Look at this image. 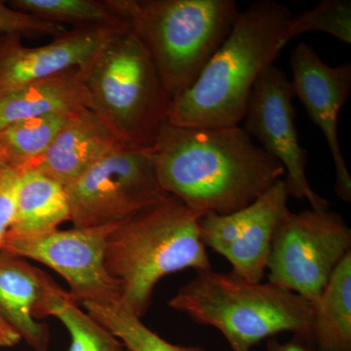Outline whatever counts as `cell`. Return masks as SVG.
<instances>
[{"label":"cell","instance_id":"obj_12","mask_svg":"<svg viewBox=\"0 0 351 351\" xmlns=\"http://www.w3.org/2000/svg\"><path fill=\"white\" fill-rule=\"evenodd\" d=\"M293 90L307 114L326 138L336 169L335 193L351 201V176L339 145L338 123L341 108L351 93V64L329 66L313 46L298 44L291 53Z\"/></svg>","mask_w":351,"mask_h":351},{"label":"cell","instance_id":"obj_18","mask_svg":"<svg viewBox=\"0 0 351 351\" xmlns=\"http://www.w3.org/2000/svg\"><path fill=\"white\" fill-rule=\"evenodd\" d=\"M313 343L316 351H351V251L313 304Z\"/></svg>","mask_w":351,"mask_h":351},{"label":"cell","instance_id":"obj_4","mask_svg":"<svg viewBox=\"0 0 351 351\" xmlns=\"http://www.w3.org/2000/svg\"><path fill=\"white\" fill-rule=\"evenodd\" d=\"M168 306L197 324L218 330L232 351H252L283 332L313 350V304L301 295L233 274L199 270Z\"/></svg>","mask_w":351,"mask_h":351},{"label":"cell","instance_id":"obj_27","mask_svg":"<svg viewBox=\"0 0 351 351\" xmlns=\"http://www.w3.org/2000/svg\"><path fill=\"white\" fill-rule=\"evenodd\" d=\"M126 351H130V350H126Z\"/></svg>","mask_w":351,"mask_h":351},{"label":"cell","instance_id":"obj_15","mask_svg":"<svg viewBox=\"0 0 351 351\" xmlns=\"http://www.w3.org/2000/svg\"><path fill=\"white\" fill-rule=\"evenodd\" d=\"M48 276L25 258L0 252V316L34 351L49 350V327L32 315Z\"/></svg>","mask_w":351,"mask_h":351},{"label":"cell","instance_id":"obj_11","mask_svg":"<svg viewBox=\"0 0 351 351\" xmlns=\"http://www.w3.org/2000/svg\"><path fill=\"white\" fill-rule=\"evenodd\" d=\"M289 195L283 180L249 206L232 214L206 213L199 221L205 247L223 256L233 274L262 282L267 269L272 239L288 211Z\"/></svg>","mask_w":351,"mask_h":351},{"label":"cell","instance_id":"obj_19","mask_svg":"<svg viewBox=\"0 0 351 351\" xmlns=\"http://www.w3.org/2000/svg\"><path fill=\"white\" fill-rule=\"evenodd\" d=\"M34 319L54 316L71 335L69 351H126L125 346L112 332L80 308L68 291L48 276L40 301L36 304Z\"/></svg>","mask_w":351,"mask_h":351},{"label":"cell","instance_id":"obj_1","mask_svg":"<svg viewBox=\"0 0 351 351\" xmlns=\"http://www.w3.org/2000/svg\"><path fill=\"white\" fill-rule=\"evenodd\" d=\"M151 152L161 189L203 214L239 211L285 176L239 125L197 128L167 121Z\"/></svg>","mask_w":351,"mask_h":351},{"label":"cell","instance_id":"obj_10","mask_svg":"<svg viewBox=\"0 0 351 351\" xmlns=\"http://www.w3.org/2000/svg\"><path fill=\"white\" fill-rule=\"evenodd\" d=\"M115 226L58 230L43 239L2 245L0 252L36 261L56 271L78 304L119 306V284L106 265L107 239Z\"/></svg>","mask_w":351,"mask_h":351},{"label":"cell","instance_id":"obj_2","mask_svg":"<svg viewBox=\"0 0 351 351\" xmlns=\"http://www.w3.org/2000/svg\"><path fill=\"white\" fill-rule=\"evenodd\" d=\"M292 17L274 0H258L241 11L197 80L173 99L167 121L197 128L239 125L258 75L287 45Z\"/></svg>","mask_w":351,"mask_h":351},{"label":"cell","instance_id":"obj_3","mask_svg":"<svg viewBox=\"0 0 351 351\" xmlns=\"http://www.w3.org/2000/svg\"><path fill=\"white\" fill-rule=\"evenodd\" d=\"M203 215L169 195L115 226L107 239L106 265L121 290L119 306L142 319L164 277L212 269L200 237Z\"/></svg>","mask_w":351,"mask_h":351},{"label":"cell","instance_id":"obj_5","mask_svg":"<svg viewBox=\"0 0 351 351\" xmlns=\"http://www.w3.org/2000/svg\"><path fill=\"white\" fill-rule=\"evenodd\" d=\"M156 66L171 98L195 83L232 31L234 0H110Z\"/></svg>","mask_w":351,"mask_h":351},{"label":"cell","instance_id":"obj_8","mask_svg":"<svg viewBox=\"0 0 351 351\" xmlns=\"http://www.w3.org/2000/svg\"><path fill=\"white\" fill-rule=\"evenodd\" d=\"M73 228L114 226L167 198L151 149L123 145L64 188Z\"/></svg>","mask_w":351,"mask_h":351},{"label":"cell","instance_id":"obj_21","mask_svg":"<svg viewBox=\"0 0 351 351\" xmlns=\"http://www.w3.org/2000/svg\"><path fill=\"white\" fill-rule=\"evenodd\" d=\"M69 114L23 120L0 131V159L17 171L32 168L49 149Z\"/></svg>","mask_w":351,"mask_h":351},{"label":"cell","instance_id":"obj_13","mask_svg":"<svg viewBox=\"0 0 351 351\" xmlns=\"http://www.w3.org/2000/svg\"><path fill=\"white\" fill-rule=\"evenodd\" d=\"M129 29H71L38 47L25 46L20 34H1L0 97L66 69H84L110 41Z\"/></svg>","mask_w":351,"mask_h":351},{"label":"cell","instance_id":"obj_24","mask_svg":"<svg viewBox=\"0 0 351 351\" xmlns=\"http://www.w3.org/2000/svg\"><path fill=\"white\" fill-rule=\"evenodd\" d=\"M19 171L0 159V250L12 221ZM22 341L0 316V348H13Z\"/></svg>","mask_w":351,"mask_h":351},{"label":"cell","instance_id":"obj_17","mask_svg":"<svg viewBox=\"0 0 351 351\" xmlns=\"http://www.w3.org/2000/svg\"><path fill=\"white\" fill-rule=\"evenodd\" d=\"M91 108L82 69H66L0 97V131L23 120Z\"/></svg>","mask_w":351,"mask_h":351},{"label":"cell","instance_id":"obj_9","mask_svg":"<svg viewBox=\"0 0 351 351\" xmlns=\"http://www.w3.org/2000/svg\"><path fill=\"white\" fill-rule=\"evenodd\" d=\"M292 82L274 64L263 69L247 101L244 130L285 170L289 196L306 200L311 209L328 210L330 202L313 191L307 180V152L300 144L295 124Z\"/></svg>","mask_w":351,"mask_h":351},{"label":"cell","instance_id":"obj_6","mask_svg":"<svg viewBox=\"0 0 351 351\" xmlns=\"http://www.w3.org/2000/svg\"><path fill=\"white\" fill-rule=\"evenodd\" d=\"M82 71L91 110L124 145L151 149L172 98L137 36L121 32Z\"/></svg>","mask_w":351,"mask_h":351},{"label":"cell","instance_id":"obj_22","mask_svg":"<svg viewBox=\"0 0 351 351\" xmlns=\"http://www.w3.org/2000/svg\"><path fill=\"white\" fill-rule=\"evenodd\" d=\"M82 306L101 326L112 332L130 351H205L200 346L173 345L145 326L142 319L119 306L84 302Z\"/></svg>","mask_w":351,"mask_h":351},{"label":"cell","instance_id":"obj_26","mask_svg":"<svg viewBox=\"0 0 351 351\" xmlns=\"http://www.w3.org/2000/svg\"><path fill=\"white\" fill-rule=\"evenodd\" d=\"M267 351H313L306 348V346L302 345L299 341L293 339L289 343H279L276 338H270L267 341Z\"/></svg>","mask_w":351,"mask_h":351},{"label":"cell","instance_id":"obj_23","mask_svg":"<svg viewBox=\"0 0 351 351\" xmlns=\"http://www.w3.org/2000/svg\"><path fill=\"white\" fill-rule=\"evenodd\" d=\"M307 32H326L350 44V0H322L311 10L293 15L286 32V43Z\"/></svg>","mask_w":351,"mask_h":351},{"label":"cell","instance_id":"obj_16","mask_svg":"<svg viewBox=\"0 0 351 351\" xmlns=\"http://www.w3.org/2000/svg\"><path fill=\"white\" fill-rule=\"evenodd\" d=\"M69 219L62 184L36 170L19 171L13 219L2 245L43 239Z\"/></svg>","mask_w":351,"mask_h":351},{"label":"cell","instance_id":"obj_20","mask_svg":"<svg viewBox=\"0 0 351 351\" xmlns=\"http://www.w3.org/2000/svg\"><path fill=\"white\" fill-rule=\"evenodd\" d=\"M9 5L71 29H124L128 23L110 0H13Z\"/></svg>","mask_w":351,"mask_h":351},{"label":"cell","instance_id":"obj_14","mask_svg":"<svg viewBox=\"0 0 351 351\" xmlns=\"http://www.w3.org/2000/svg\"><path fill=\"white\" fill-rule=\"evenodd\" d=\"M123 145L93 110L82 108L69 115L49 149L29 169L66 188Z\"/></svg>","mask_w":351,"mask_h":351},{"label":"cell","instance_id":"obj_25","mask_svg":"<svg viewBox=\"0 0 351 351\" xmlns=\"http://www.w3.org/2000/svg\"><path fill=\"white\" fill-rule=\"evenodd\" d=\"M68 31L64 25L48 22L36 16L21 12L5 1H0V34H18L20 36H55Z\"/></svg>","mask_w":351,"mask_h":351},{"label":"cell","instance_id":"obj_7","mask_svg":"<svg viewBox=\"0 0 351 351\" xmlns=\"http://www.w3.org/2000/svg\"><path fill=\"white\" fill-rule=\"evenodd\" d=\"M351 251V230L343 217L328 210H288L272 239L269 282L301 295L319 299L341 258Z\"/></svg>","mask_w":351,"mask_h":351}]
</instances>
